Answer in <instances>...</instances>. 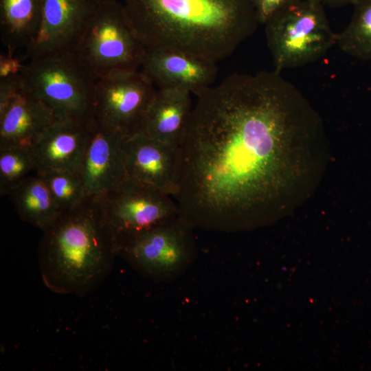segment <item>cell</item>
I'll return each instance as SVG.
<instances>
[{"instance_id":"6","label":"cell","mask_w":371,"mask_h":371,"mask_svg":"<svg viewBox=\"0 0 371 371\" xmlns=\"http://www.w3.org/2000/svg\"><path fill=\"white\" fill-rule=\"evenodd\" d=\"M73 52L97 80L117 72L139 70L146 49L117 1L98 5Z\"/></svg>"},{"instance_id":"15","label":"cell","mask_w":371,"mask_h":371,"mask_svg":"<svg viewBox=\"0 0 371 371\" xmlns=\"http://www.w3.org/2000/svg\"><path fill=\"white\" fill-rule=\"evenodd\" d=\"M54 112L22 84L0 104V147H30L56 120Z\"/></svg>"},{"instance_id":"9","label":"cell","mask_w":371,"mask_h":371,"mask_svg":"<svg viewBox=\"0 0 371 371\" xmlns=\"http://www.w3.org/2000/svg\"><path fill=\"white\" fill-rule=\"evenodd\" d=\"M156 91L140 69L98 78L94 91L95 118L125 137L139 133Z\"/></svg>"},{"instance_id":"5","label":"cell","mask_w":371,"mask_h":371,"mask_svg":"<svg viewBox=\"0 0 371 371\" xmlns=\"http://www.w3.org/2000/svg\"><path fill=\"white\" fill-rule=\"evenodd\" d=\"M323 6L318 0H300L263 25L275 71L317 61L336 45Z\"/></svg>"},{"instance_id":"17","label":"cell","mask_w":371,"mask_h":371,"mask_svg":"<svg viewBox=\"0 0 371 371\" xmlns=\"http://www.w3.org/2000/svg\"><path fill=\"white\" fill-rule=\"evenodd\" d=\"M42 0H0V32L6 54L15 56L32 45L38 34Z\"/></svg>"},{"instance_id":"2","label":"cell","mask_w":371,"mask_h":371,"mask_svg":"<svg viewBox=\"0 0 371 371\" xmlns=\"http://www.w3.org/2000/svg\"><path fill=\"white\" fill-rule=\"evenodd\" d=\"M122 1L126 19L146 49H177L216 63L260 24L252 0Z\"/></svg>"},{"instance_id":"12","label":"cell","mask_w":371,"mask_h":371,"mask_svg":"<svg viewBox=\"0 0 371 371\" xmlns=\"http://www.w3.org/2000/svg\"><path fill=\"white\" fill-rule=\"evenodd\" d=\"M121 154L128 178L174 196L177 185V147L139 133L123 138Z\"/></svg>"},{"instance_id":"7","label":"cell","mask_w":371,"mask_h":371,"mask_svg":"<svg viewBox=\"0 0 371 371\" xmlns=\"http://www.w3.org/2000/svg\"><path fill=\"white\" fill-rule=\"evenodd\" d=\"M194 228L180 215L166 224L120 242L117 255L152 280H174L196 259Z\"/></svg>"},{"instance_id":"4","label":"cell","mask_w":371,"mask_h":371,"mask_svg":"<svg viewBox=\"0 0 371 371\" xmlns=\"http://www.w3.org/2000/svg\"><path fill=\"white\" fill-rule=\"evenodd\" d=\"M23 62V85L55 114L57 119L87 126L95 120V78L73 51L63 52Z\"/></svg>"},{"instance_id":"3","label":"cell","mask_w":371,"mask_h":371,"mask_svg":"<svg viewBox=\"0 0 371 371\" xmlns=\"http://www.w3.org/2000/svg\"><path fill=\"white\" fill-rule=\"evenodd\" d=\"M38 255L41 278L52 292L83 295L102 284L118 255L98 198L88 196L62 212L43 231Z\"/></svg>"},{"instance_id":"8","label":"cell","mask_w":371,"mask_h":371,"mask_svg":"<svg viewBox=\"0 0 371 371\" xmlns=\"http://www.w3.org/2000/svg\"><path fill=\"white\" fill-rule=\"evenodd\" d=\"M170 196L126 177L98 198L118 244L179 216L178 205Z\"/></svg>"},{"instance_id":"22","label":"cell","mask_w":371,"mask_h":371,"mask_svg":"<svg viewBox=\"0 0 371 371\" xmlns=\"http://www.w3.org/2000/svg\"><path fill=\"white\" fill-rule=\"evenodd\" d=\"M300 0H252L259 23L264 25L278 12Z\"/></svg>"},{"instance_id":"24","label":"cell","mask_w":371,"mask_h":371,"mask_svg":"<svg viewBox=\"0 0 371 371\" xmlns=\"http://www.w3.org/2000/svg\"><path fill=\"white\" fill-rule=\"evenodd\" d=\"M98 4H103L117 1L118 0H92Z\"/></svg>"},{"instance_id":"16","label":"cell","mask_w":371,"mask_h":371,"mask_svg":"<svg viewBox=\"0 0 371 371\" xmlns=\"http://www.w3.org/2000/svg\"><path fill=\"white\" fill-rule=\"evenodd\" d=\"M191 95L175 89H157L141 133L177 147L193 109Z\"/></svg>"},{"instance_id":"21","label":"cell","mask_w":371,"mask_h":371,"mask_svg":"<svg viewBox=\"0 0 371 371\" xmlns=\"http://www.w3.org/2000/svg\"><path fill=\"white\" fill-rule=\"evenodd\" d=\"M38 175L43 178L62 212L78 206L88 196L78 172L56 170Z\"/></svg>"},{"instance_id":"13","label":"cell","mask_w":371,"mask_h":371,"mask_svg":"<svg viewBox=\"0 0 371 371\" xmlns=\"http://www.w3.org/2000/svg\"><path fill=\"white\" fill-rule=\"evenodd\" d=\"M125 136L100 124L89 127V137L78 173L87 196L99 197L127 177L121 154Z\"/></svg>"},{"instance_id":"18","label":"cell","mask_w":371,"mask_h":371,"mask_svg":"<svg viewBox=\"0 0 371 371\" xmlns=\"http://www.w3.org/2000/svg\"><path fill=\"white\" fill-rule=\"evenodd\" d=\"M10 196L21 218L43 232L62 212L43 178L37 173L29 176Z\"/></svg>"},{"instance_id":"10","label":"cell","mask_w":371,"mask_h":371,"mask_svg":"<svg viewBox=\"0 0 371 371\" xmlns=\"http://www.w3.org/2000/svg\"><path fill=\"white\" fill-rule=\"evenodd\" d=\"M98 5L92 0H42L39 30L25 58L74 51Z\"/></svg>"},{"instance_id":"14","label":"cell","mask_w":371,"mask_h":371,"mask_svg":"<svg viewBox=\"0 0 371 371\" xmlns=\"http://www.w3.org/2000/svg\"><path fill=\"white\" fill-rule=\"evenodd\" d=\"M90 126L56 119L47 127L30 147L35 173L56 170L78 172L88 144Z\"/></svg>"},{"instance_id":"11","label":"cell","mask_w":371,"mask_h":371,"mask_svg":"<svg viewBox=\"0 0 371 371\" xmlns=\"http://www.w3.org/2000/svg\"><path fill=\"white\" fill-rule=\"evenodd\" d=\"M140 70L157 89H175L199 96L214 85L216 63L172 49H149Z\"/></svg>"},{"instance_id":"23","label":"cell","mask_w":371,"mask_h":371,"mask_svg":"<svg viewBox=\"0 0 371 371\" xmlns=\"http://www.w3.org/2000/svg\"><path fill=\"white\" fill-rule=\"evenodd\" d=\"M323 5H328L330 7L339 8L349 4H353L356 0H318Z\"/></svg>"},{"instance_id":"19","label":"cell","mask_w":371,"mask_h":371,"mask_svg":"<svg viewBox=\"0 0 371 371\" xmlns=\"http://www.w3.org/2000/svg\"><path fill=\"white\" fill-rule=\"evenodd\" d=\"M348 25L337 33L336 45L354 58L371 60V0H356Z\"/></svg>"},{"instance_id":"20","label":"cell","mask_w":371,"mask_h":371,"mask_svg":"<svg viewBox=\"0 0 371 371\" xmlns=\"http://www.w3.org/2000/svg\"><path fill=\"white\" fill-rule=\"evenodd\" d=\"M32 172H35L34 159L30 147L9 146L0 147V194L10 195Z\"/></svg>"},{"instance_id":"1","label":"cell","mask_w":371,"mask_h":371,"mask_svg":"<svg viewBox=\"0 0 371 371\" xmlns=\"http://www.w3.org/2000/svg\"><path fill=\"white\" fill-rule=\"evenodd\" d=\"M321 127L280 72L235 73L213 85L197 96L177 146L181 216L217 232L267 221L294 177V146L315 139Z\"/></svg>"}]
</instances>
